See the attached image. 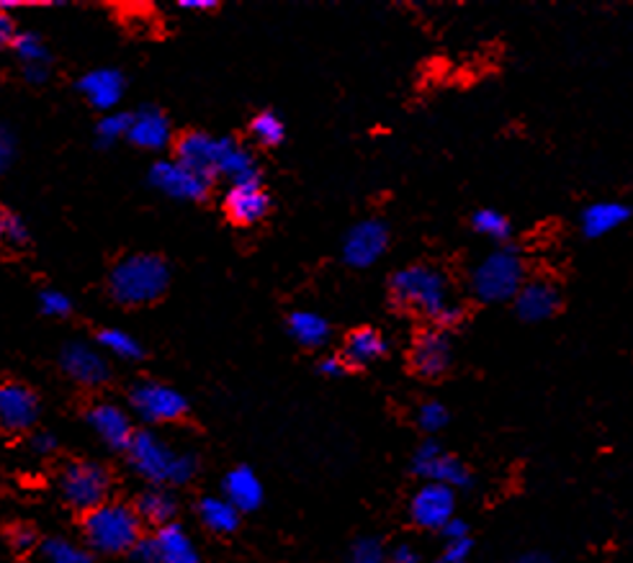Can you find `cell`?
Here are the masks:
<instances>
[{"label": "cell", "instance_id": "obj_31", "mask_svg": "<svg viewBox=\"0 0 633 563\" xmlns=\"http://www.w3.org/2000/svg\"><path fill=\"white\" fill-rule=\"evenodd\" d=\"M98 347H104L106 353H111L121 360L142 358V345H139L137 339L129 335V332L116 329V327H108V329L98 332Z\"/></svg>", "mask_w": 633, "mask_h": 563}, {"label": "cell", "instance_id": "obj_50", "mask_svg": "<svg viewBox=\"0 0 633 563\" xmlns=\"http://www.w3.org/2000/svg\"><path fill=\"white\" fill-rule=\"evenodd\" d=\"M15 29H13V21L8 19V13L0 15V42L3 44H13L15 42Z\"/></svg>", "mask_w": 633, "mask_h": 563}, {"label": "cell", "instance_id": "obj_7", "mask_svg": "<svg viewBox=\"0 0 633 563\" xmlns=\"http://www.w3.org/2000/svg\"><path fill=\"white\" fill-rule=\"evenodd\" d=\"M129 404L147 424L178 422L189 414V401L178 389L160 381H142L129 393Z\"/></svg>", "mask_w": 633, "mask_h": 563}, {"label": "cell", "instance_id": "obj_39", "mask_svg": "<svg viewBox=\"0 0 633 563\" xmlns=\"http://www.w3.org/2000/svg\"><path fill=\"white\" fill-rule=\"evenodd\" d=\"M36 543L39 535L31 524H13V528L8 530V545H11L15 553H29Z\"/></svg>", "mask_w": 633, "mask_h": 563}, {"label": "cell", "instance_id": "obj_32", "mask_svg": "<svg viewBox=\"0 0 633 563\" xmlns=\"http://www.w3.org/2000/svg\"><path fill=\"white\" fill-rule=\"evenodd\" d=\"M13 52H15V57L21 59V67H36V65L50 67L52 54H50V50H46V44L36 34H19V36H15Z\"/></svg>", "mask_w": 633, "mask_h": 563}, {"label": "cell", "instance_id": "obj_6", "mask_svg": "<svg viewBox=\"0 0 633 563\" xmlns=\"http://www.w3.org/2000/svg\"><path fill=\"white\" fill-rule=\"evenodd\" d=\"M111 491V474L96 461H73L60 474V494L67 507L88 515L93 509L106 505Z\"/></svg>", "mask_w": 633, "mask_h": 563}, {"label": "cell", "instance_id": "obj_45", "mask_svg": "<svg viewBox=\"0 0 633 563\" xmlns=\"http://www.w3.org/2000/svg\"><path fill=\"white\" fill-rule=\"evenodd\" d=\"M389 561L391 563H420V555H417V551L412 545H407V543H401L394 548V551L389 553Z\"/></svg>", "mask_w": 633, "mask_h": 563}, {"label": "cell", "instance_id": "obj_24", "mask_svg": "<svg viewBox=\"0 0 633 563\" xmlns=\"http://www.w3.org/2000/svg\"><path fill=\"white\" fill-rule=\"evenodd\" d=\"M219 177H227L232 185L239 183H260V167L250 150L237 144L235 139L224 137V150L219 160Z\"/></svg>", "mask_w": 633, "mask_h": 563}, {"label": "cell", "instance_id": "obj_29", "mask_svg": "<svg viewBox=\"0 0 633 563\" xmlns=\"http://www.w3.org/2000/svg\"><path fill=\"white\" fill-rule=\"evenodd\" d=\"M42 555L46 563H93L90 548L77 545L67 538H46L42 543Z\"/></svg>", "mask_w": 633, "mask_h": 563}, {"label": "cell", "instance_id": "obj_13", "mask_svg": "<svg viewBox=\"0 0 633 563\" xmlns=\"http://www.w3.org/2000/svg\"><path fill=\"white\" fill-rule=\"evenodd\" d=\"M60 368L83 386H100L108 381L111 368L104 355L88 343H67L60 350Z\"/></svg>", "mask_w": 633, "mask_h": 563}, {"label": "cell", "instance_id": "obj_20", "mask_svg": "<svg viewBox=\"0 0 633 563\" xmlns=\"http://www.w3.org/2000/svg\"><path fill=\"white\" fill-rule=\"evenodd\" d=\"M631 216L633 208L623 201H594L579 216V229L587 239H602L625 227Z\"/></svg>", "mask_w": 633, "mask_h": 563}, {"label": "cell", "instance_id": "obj_26", "mask_svg": "<svg viewBox=\"0 0 633 563\" xmlns=\"http://www.w3.org/2000/svg\"><path fill=\"white\" fill-rule=\"evenodd\" d=\"M137 515L142 517L144 524H152L154 530L165 528V524L175 522V512H178V501L173 494H168L162 486H152L147 489L142 497L137 499Z\"/></svg>", "mask_w": 633, "mask_h": 563}, {"label": "cell", "instance_id": "obj_18", "mask_svg": "<svg viewBox=\"0 0 633 563\" xmlns=\"http://www.w3.org/2000/svg\"><path fill=\"white\" fill-rule=\"evenodd\" d=\"M124 88H127L124 75L111 67L90 69V73H85L81 80H77V90L83 93V98L88 100L93 108L106 113H111L114 108L119 106V100L124 98Z\"/></svg>", "mask_w": 633, "mask_h": 563}, {"label": "cell", "instance_id": "obj_2", "mask_svg": "<svg viewBox=\"0 0 633 563\" xmlns=\"http://www.w3.org/2000/svg\"><path fill=\"white\" fill-rule=\"evenodd\" d=\"M142 517L124 501H106L83 515V538L93 553H131L142 540Z\"/></svg>", "mask_w": 633, "mask_h": 563}, {"label": "cell", "instance_id": "obj_21", "mask_svg": "<svg viewBox=\"0 0 633 563\" xmlns=\"http://www.w3.org/2000/svg\"><path fill=\"white\" fill-rule=\"evenodd\" d=\"M129 142L142 147V150H162L170 142V121L160 108L144 106L131 113Z\"/></svg>", "mask_w": 633, "mask_h": 563}, {"label": "cell", "instance_id": "obj_28", "mask_svg": "<svg viewBox=\"0 0 633 563\" xmlns=\"http://www.w3.org/2000/svg\"><path fill=\"white\" fill-rule=\"evenodd\" d=\"M289 335L304 347H322L330 339V324L322 314L299 308L289 316Z\"/></svg>", "mask_w": 633, "mask_h": 563}, {"label": "cell", "instance_id": "obj_5", "mask_svg": "<svg viewBox=\"0 0 633 563\" xmlns=\"http://www.w3.org/2000/svg\"><path fill=\"white\" fill-rule=\"evenodd\" d=\"M525 285V262L515 247H497L471 270V291L486 304L515 301Z\"/></svg>", "mask_w": 633, "mask_h": 563}, {"label": "cell", "instance_id": "obj_14", "mask_svg": "<svg viewBox=\"0 0 633 563\" xmlns=\"http://www.w3.org/2000/svg\"><path fill=\"white\" fill-rule=\"evenodd\" d=\"M88 424L93 432L100 437V443L111 447V451H129L131 440H135V427H131L129 414L119 404L111 401H98L88 409Z\"/></svg>", "mask_w": 633, "mask_h": 563}, {"label": "cell", "instance_id": "obj_33", "mask_svg": "<svg viewBox=\"0 0 633 563\" xmlns=\"http://www.w3.org/2000/svg\"><path fill=\"white\" fill-rule=\"evenodd\" d=\"M250 131L260 144H268V147L281 144L283 137H286V127H283L281 116H278L276 111H260L253 119Z\"/></svg>", "mask_w": 633, "mask_h": 563}, {"label": "cell", "instance_id": "obj_37", "mask_svg": "<svg viewBox=\"0 0 633 563\" xmlns=\"http://www.w3.org/2000/svg\"><path fill=\"white\" fill-rule=\"evenodd\" d=\"M417 424L422 432H438L448 424V409L440 401H425L417 409Z\"/></svg>", "mask_w": 633, "mask_h": 563}, {"label": "cell", "instance_id": "obj_16", "mask_svg": "<svg viewBox=\"0 0 633 563\" xmlns=\"http://www.w3.org/2000/svg\"><path fill=\"white\" fill-rule=\"evenodd\" d=\"M453 347L443 329H425L415 337L412 345V368L422 378H438L451 368Z\"/></svg>", "mask_w": 633, "mask_h": 563}, {"label": "cell", "instance_id": "obj_47", "mask_svg": "<svg viewBox=\"0 0 633 563\" xmlns=\"http://www.w3.org/2000/svg\"><path fill=\"white\" fill-rule=\"evenodd\" d=\"M347 362L340 358V355H330V358H324L320 360V373L324 376H340L345 370Z\"/></svg>", "mask_w": 633, "mask_h": 563}, {"label": "cell", "instance_id": "obj_10", "mask_svg": "<svg viewBox=\"0 0 633 563\" xmlns=\"http://www.w3.org/2000/svg\"><path fill=\"white\" fill-rule=\"evenodd\" d=\"M409 517L422 530H443L455 517V491L443 484L425 481L409 501Z\"/></svg>", "mask_w": 633, "mask_h": 563}, {"label": "cell", "instance_id": "obj_30", "mask_svg": "<svg viewBox=\"0 0 633 563\" xmlns=\"http://www.w3.org/2000/svg\"><path fill=\"white\" fill-rule=\"evenodd\" d=\"M471 227L482 237L492 239V242H507L509 235H513L509 219L505 214H500L497 208H479V212L471 216Z\"/></svg>", "mask_w": 633, "mask_h": 563}, {"label": "cell", "instance_id": "obj_25", "mask_svg": "<svg viewBox=\"0 0 633 563\" xmlns=\"http://www.w3.org/2000/svg\"><path fill=\"white\" fill-rule=\"evenodd\" d=\"M386 353V339L382 337V332L371 329V327H361L347 335L345 345H343V360L347 366H368L382 358Z\"/></svg>", "mask_w": 633, "mask_h": 563}, {"label": "cell", "instance_id": "obj_43", "mask_svg": "<svg viewBox=\"0 0 633 563\" xmlns=\"http://www.w3.org/2000/svg\"><path fill=\"white\" fill-rule=\"evenodd\" d=\"M13 154H15V139L11 134V129L3 127L0 131V167H8L13 162Z\"/></svg>", "mask_w": 633, "mask_h": 563}, {"label": "cell", "instance_id": "obj_44", "mask_svg": "<svg viewBox=\"0 0 633 563\" xmlns=\"http://www.w3.org/2000/svg\"><path fill=\"white\" fill-rule=\"evenodd\" d=\"M461 316H463V312H461L459 306L448 304V306L443 308V312H440V314L436 316V327L443 329V332L451 329V327H455V324L461 322Z\"/></svg>", "mask_w": 633, "mask_h": 563}, {"label": "cell", "instance_id": "obj_46", "mask_svg": "<svg viewBox=\"0 0 633 563\" xmlns=\"http://www.w3.org/2000/svg\"><path fill=\"white\" fill-rule=\"evenodd\" d=\"M440 532H443V538H446V540H459V538H471V535H469V524H466V522H463V520H461V517H453V520H451V522H448V524H446V528H443V530H440Z\"/></svg>", "mask_w": 633, "mask_h": 563}, {"label": "cell", "instance_id": "obj_4", "mask_svg": "<svg viewBox=\"0 0 633 563\" xmlns=\"http://www.w3.org/2000/svg\"><path fill=\"white\" fill-rule=\"evenodd\" d=\"M394 306L401 312H415L422 316H436L451 304L448 301V278L432 266H407L391 275L389 283Z\"/></svg>", "mask_w": 633, "mask_h": 563}, {"label": "cell", "instance_id": "obj_17", "mask_svg": "<svg viewBox=\"0 0 633 563\" xmlns=\"http://www.w3.org/2000/svg\"><path fill=\"white\" fill-rule=\"evenodd\" d=\"M39 416L36 393L23 383H6L0 389V424L6 432H26Z\"/></svg>", "mask_w": 633, "mask_h": 563}, {"label": "cell", "instance_id": "obj_19", "mask_svg": "<svg viewBox=\"0 0 633 563\" xmlns=\"http://www.w3.org/2000/svg\"><path fill=\"white\" fill-rule=\"evenodd\" d=\"M559 289L551 281H540V278L538 281H525L521 293L515 296V314L530 324L551 320L559 312Z\"/></svg>", "mask_w": 633, "mask_h": 563}, {"label": "cell", "instance_id": "obj_22", "mask_svg": "<svg viewBox=\"0 0 633 563\" xmlns=\"http://www.w3.org/2000/svg\"><path fill=\"white\" fill-rule=\"evenodd\" d=\"M222 497L235 505L239 512H255L262 505V484L258 474L247 466L232 468L222 481Z\"/></svg>", "mask_w": 633, "mask_h": 563}, {"label": "cell", "instance_id": "obj_41", "mask_svg": "<svg viewBox=\"0 0 633 563\" xmlns=\"http://www.w3.org/2000/svg\"><path fill=\"white\" fill-rule=\"evenodd\" d=\"M29 445L36 455H50L57 451V437H54L52 432H34L29 440Z\"/></svg>", "mask_w": 633, "mask_h": 563}, {"label": "cell", "instance_id": "obj_36", "mask_svg": "<svg viewBox=\"0 0 633 563\" xmlns=\"http://www.w3.org/2000/svg\"><path fill=\"white\" fill-rule=\"evenodd\" d=\"M351 563H391L386 548L376 538H361L351 548Z\"/></svg>", "mask_w": 633, "mask_h": 563}, {"label": "cell", "instance_id": "obj_27", "mask_svg": "<svg viewBox=\"0 0 633 563\" xmlns=\"http://www.w3.org/2000/svg\"><path fill=\"white\" fill-rule=\"evenodd\" d=\"M196 512L199 520L204 522V528L219 532V535H229V532H235L239 524V509L235 505H229L224 497H204L199 501Z\"/></svg>", "mask_w": 633, "mask_h": 563}, {"label": "cell", "instance_id": "obj_42", "mask_svg": "<svg viewBox=\"0 0 633 563\" xmlns=\"http://www.w3.org/2000/svg\"><path fill=\"white\" fill-rule=\"evenodd\" d=\"M129 555H131V561H135V563H158V551H154L152 535L139 540L137 548Z\"/></svg>", "mask_w": 633, "mask_h": 563}, {"label": "cell", "instance_id": "obj_12", "mask_svg": "<svg viewBox=\"0 0 633 563\" xmlns=\"http://www.w3.org/2000/svg\"><path fill=\"white\" fill-rule=\"evenodd\" d=\"M224 150V137H212L206 131H185L175 142V160L189 165L196 173L214 181L219 175V160Z\"/></svg>", "mask_w": 633, "mask_h": 563}, {"label": "cell", "instance_id": "obj_48", "mask_svg": "<svg viewBox=\"0 0 633 563\" xmlns=\"http://www.w3.org/2000/svg\"><path fill=\"white\" fill-rule=\"evenodd\" d=\"M178 8H181V11L201 13V11H214L216 3L214 0H178Z\"/></svg>", "mask_w": 633, "mask_h": 563}, {"label": "cell", "instance_id": "obj_51", "mask_svg": "<svg viewBox=\"0 0 633 563\" xmlns=\"http://www.w3.org/2000/svg\"><path fill=\"white\" fill-rule=\"evenodd\" d=\"M515 563H551V559L546 553H523L517 555Z\"/></svg>", "mask_w": 633, "mask_h": 563}, {"label": "cell", "instance_id": "obj_15", "mask_svg": "<svg viewBox=\"0 0 633 563\" xmlns=\"http://www.w3.org/2000/svg\"><path fill=\"white\" fill-rule=\"evenodd\" d=\"M224 212L237 227H253L268 216L270 196L260 183L229 185V191L224 193Z\"/></svg>", "mask_w": 633, "mask_h": 563}, {"label": "cell", "instance_id": "obj_49", "mask_svg": "<svg viewBox=\"0 0 633 563\" xmlns=\"http://www.w3.org/2000/svg\"><path fill=\"white\" fill-rule=\"evenodd\" d=\"M23 69V77H26L29 83H34V85H42L46 77H50V67H44V65H36V67H21Z\"/></svg>", "mask_w": 633, "mask_h": 563}, {"label": "cell", "instance_id": "obj_35", "mask_svg": "<svg viewBox=\"0 0 633 563\" xmlns=\"http://www.w3.org/2000/svg\"><path fill=\"white\" fill-rule=\"evenodd\" d=\"M0 237H3L6 245L23 247V245L29 242L31 235H29L26 221H23L19 214L3 212V214H0Z\"/></svg>", "mask_w": 633, "mask_h": 563}, {"label": "cell", "instance_id": "obj_40", "mask_svg": "<svg viewBox=\"0 0 633 563\" xmlns=\"http://www.w3.org/2000/svg\"><path fill=\"white\" fill-rule=\"evenodd\" d=\"M471 551H474V540L471 538L446 540L443 553H440V563H466Z\"/></svg>", "mask_w": 633, "mask_h": 563}, {"label": "cell", "instance_id": "obj_34", "mask_svg": "<svg viewBox=\"0 0 633 563\" xmlns=\"http://www.w3.org/2000/svg\"><path fill=\"white\" fill-rule=\"evenodd\" d=\"M129 129H131V113L111 111L96 123V139L100 147H108V144L119 142V139L124 137L129 139Z\"/></svg>", "mask_w": 633, "mask_h": 563}, {"label": "cell", "instance_id": "obj_11", "mask_svg": "<svg viewBox=\"0 0 633 563\" xmlns=\"http://www.w3.org/2000/svg\"><path fill=\"white\" fill-rule=\"evenodd\" d=\"M389 245L386 224L378 219H363L353 224L343 239V260L353 268H368L382 258Z\"/></svg>", "mask_w": 633, "mask_h": 563}, {"label": "cell", "instance_id": "obj_1", "mask_svg": "<svg viewBox=\"0 0 633 563\" xmlns=\"http://www.w3.org/2000/svg\"><path fill=\"white\" fill-rule=\"evenodd\" d=\"M129 466L137 470L139 476L147 478L152 486L175 484L183 486L196 478L199 474V458L189 451H175L168 445L160 435L150 430H139L135 440H131L127 451Z\"/></svg>", "mask_w": 633, "mask_h": 563}, {"label": "cell", "instance_id": "obj_3", "mask_svg": "<svg viewBox=\"0 0 633 563\" xmlns=\"http://www.w3.org/2000/svg\"><path fill=\"white\" fill-rule=\"evenodd\" d=\"M170 283V270L158 255L137 252L119 260L108 275L111 299L121 306H144L158 301Z\"/></svg>", "mask_w": 633, "mask_h": 563}, {"label": "cell", "instance_id": "obj_38", "mask_svg": "<svg viewBox=\"0 0 633 563\" xmlns=\"http://www.w3.org/2000/svg\"><path fill=\"white\" fill-rule=\"evenodd\" d=\"M39 308L46 316H67L73 312V301H69L67 293H62L57 289H46L39 293Z\"/></svg>", "mask_w": 633, "mask_h": 563}, {"label": "cell", "instance_id": "obj_8", "mask_svg": "<svg viewBox=\"0 0 633 563\" xmlns=\"http://www.w3.org/2000/svg\"><path fill=\"white\" fill-rule=\"evenodd\" d=\"M412 470L422 476L425 481L443 484L448 489H471L474 486V476H471L469 466H463L459 458L448 455L438 443H422L412 455Z\"/></svg>", "mask_w": 633, "mask_h": 563}, {"label": "cell", "instance_id": "obj_23", "mask_svg": "<svg viewBox=\"0 0 633 563\" xmlns=\"http://www.w3.org/2000/svg\"><path fill=\"white\" fill-rule=\"evenodd\" d=\"M154 551H158V563H201L196 545L183 524L170 522L165 528L152 532Z\"/></svg>", "mask_w": 633, "mask_h": 563}, {"label": "cell", "instance_id": "obj_9", "mask_svg": "<svg viewBox=\"0 0 633 563\" xmlns=\"http://www.w3.org/2000/svg\"><path fill=\"white\" fill-rule=\"evenodd\" d=\"M150 183L175 201H201L206 198L212 181L196 173L178 160H160L150 170Z\"/></svg>", "mask_w": 633, "mask_h": 563}]
</instances>
